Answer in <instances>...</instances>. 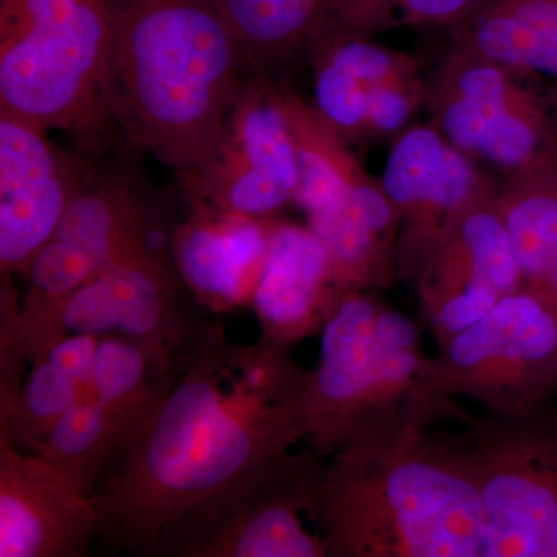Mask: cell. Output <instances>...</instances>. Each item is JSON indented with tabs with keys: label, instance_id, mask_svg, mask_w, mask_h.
I'll return each mask as SVG.
<instances>
[{
	"label": "cell",
	"instance_id": "6da1fadb",
	"mask_svg": "<svg viewBox=\"0 0 557 557\" xmlns=\"http://www.w3.org/2000/svg\"><path fill=\"white\" fill-rule=\"evenodd\" d=\"M292 350L200 325L170 394L90 494L101 533L143 553L201 498L309 437L310 370Z\"/></svg>",
	"mask_w": 557,
	"mask_h": 557
},
{
	"label": "cell",
	"instance_id": "7a4b0ae2",
	"mask_svg": "<svg viewBox=\"0 0 557 557\" xmlns=\"http://www.w3.org/2000/svg\"><path fill=\"white\" fill-rule=\"evenodd\" d=\"M251 76L214 0L110 2L109 119L180 174L212 159Z\"/></svg>",
	"mask_w": 557,
	"mask_h": 557
},
{
	"label": "cell",
	"instance_id": "3957f363",
	"mask_svg": "<svg viewBox=\"0 0 557 557\" xmlns=\"http://www.w3.org/2000/svg\"><path fill=\"white\" fill-rule=\"evenodd\" d=\"M311 520L327 557H483L467 440L426 431L351 440L333 454Z\"/></svg>",
	"mask_w": 557,
	"mask_h": 557
},
{
	"label": "cell",
	"instance_id": "277c9868",
	"mask_svg": "<svg viewBox=\"0 0 557 557\" xmlns=\"http://www.w3.org/2000/svg\"><path fill=\"white\" fill-rule=\"evenodd\" d=\"M112 0H0V112L94 145L110 121Z\"/></svg>",
	"mask_w": 557,
	"mask_h": 557
},
{
	"label": "cell",
	"instance_id": "5b68a950",
	"mask_svg": "<svg viewBox=\"0 0 557 557\" xmlns=\"http://www.w3.org/2000/svg\"><path fill=\"white\" fill-rule=\"evenodd\" d=\"M321 454H277L201 498L153 537L143 555L327 557L302 515L317 500Z\"/></svg>",
	"mask_w": 557,
	"mask_h": 557
},
{
	"label": "cell",
	"instance_id": "8992f818",
	"mask_svg": "<svg viewBox=\"0 0 557 557\" xmlns=\"http://www.w3.org/2000/svg\"><path fill=\"white\" fill-rule=\"evenodd\" d=\"M467 428L485 519L483 557H557V409L485 412Z\"/></svg>",
	"mask_w": 557,
	"mask_h": 557
},
{
	"label": "cell",
	"instance_id": "52a82bcc",
	"mask_svg": "<svg viewBox=\"0 0 557 557\" xmlns=\"http://www.w3.org/2000/svg\"><path fill=\"white\" fill-rule=\"evenodd\" d=\"M431 358L445 394L472 399L491 416L542 408L557 392V311L522 287Z\"/></svg>",
	"mask_w": 557,
	"mask_h": 557
},
{
	"label": "cell",
	"instance_id": "ba28073f",
	"mask_svg": "<svg viewBox=\"0 0 557 557\" xmlns=\"http://www.w3.org/2000/svg\"><path fill=\"white\" fill-rule=\"evenodd\" d=\"M516 70L450 50L424 81L431 124L467 156L519 170L557 148V126Z\"/></svg>",
	"mask_w": 557,
	"mask_h": 557
},
{
	"label": "cell",
	"instance_id": "9c48e42d",
	"mask_svg": "<svg viewBox=\"0 0 557 557\" xmlns=\"http://www.w3.org/2000/svg\"><path fill=\"white\" fill-rule=\"evenodd\" d=\"M180 175L189 201L231 214L270 219L293 201L298 156L282 89L269 76H251L212 159Z\"/></svg>",
	"mask_w": 557,
	"mask_h": 557
},
{
	"label": "cell",
	"instance_id": "30bf717a",
	"mask_svg": "<svg viewBox=\"0 0 557 557\" xmlns=\"http://www.w3.org/2000/svg\"><path fill=\"white\" fill-rule=\"evenodd\" d=\"M381 185L399 214L397 274L412 281L467 212L497 193L432 124L395 138Z\"/></svg>",
	"mask_w": 557,
	"mask_h": 557
},
{
	"label": "cell",
	"instance_id": "8fae6325",
	"mask_svg": "<svg viewBox=\"0 0 557 557\" xmlns=\"http://www.w3.org/2000/svg\"><path fill=\"white\" fill-rule=\"evenodd\" d=\"M149 211L131 183L119 177L87 180L60 225L25 271L24 310L60 302L110 263L152 248Z\"/></svg>",
	"mask_w": 557,
	"mask_h": 557
},
{
	"label": "cell",
	"instance_id": "7c38bea8",
	"mask_svg": "<svg viewBox=\"0 0 557 557\" xmlns=\"http://www.w3.org/2000/svg\"><path fill=\"white\" fill-rule=\"evenodd\" d=\"M182 284L160 252L141 249L110 263L46 311L64 336H124L183 354L200 325L180 306Z\"/></svg>",
	"mask_w": 557,
	"mask_h": 557
},
{
	"label": "cell",
	"instance_id": "4fadbf2b",
	"mask_svg": "<svg viewBox=\"0 0 557 557\" xmlns=\"http://www.w3.org/2000/svg\"><path fill=\"white\" fill-rule=\"evenodd\" d=\"M494 199L467 212L417 277L421 317L437 347L523 287L522 270Z\"/></svg>",
	"mask_w": 557,
	"mask_h": 557
},
{
	"label": "cell",
	"instance_id": "5bb4252c",
	"mask_svg": "<svg viewBox=\"0 0 557 557\" xmlns=\"http://www.w3.org/2000/svg\"><path fill=\"white\" fill-rule=\"evenodd\" d=\"M42 127L0 112V273L22 274L87 180Z\"/></svg>",
	"mask_w": 557,
	"mask_h": 557
},
{
	"label": "cell",
	"instance_id": "9a60e30c",
	"mask_svg": "<svg viewBox=\"0 0 557 557\" xmlns=\"http://www.w3.org/2000/svg\"><path fill=\"white\" fill-rule=\"evenodd\" d=\"M101 528L90 496L0 435V557H83Z\"/></svg>",
	"mask_w": 557,
	"mask_h": 557
},
{
	"label": "cell",
	"instance_id": "2e32d148",
	"mask_svg": "<svg viewBox=\"0 0 557 557\" xmlns=\"http://www.w3.org/2000/svg\"><path fill=\"white\" fill-rule=\"evenodd\" d=\"M273 222L190 201L188 218L172 236V256L183 284L201 306L212 311L249 307Z\"/></svg>",
	"mask_w": 557,
	"mask_h": 557
},
{
	"label": "cell",
	"instance_id": "e0dca14e",
	"mask_svg": "<svg viewBox=\"0 0 557 557\" xmlns=\"http://www.w3.org/2000/svg\"><path fill=\"white\" fill-rule=\"evenodd\" d=\"M327 248L310 228L273 222L269 249L249 309L262 336L295 347L324 329L338 306Z\"/></svg>",
	"mask_w": 557,
	"mask_h": 557
},
{
	"label": "cell",
	"instance_id": "ac0fdd59",
	"mask_svg": "<svg viewBox=\"0 0 557 557\" xmlns=\"http://www.w3.org/2000/svg\"><path fill=\"white\" fill-rule=\"evenodd\" d=\"M380 304L372 293L348 292L322 329L321 355L307 388V438L321 456H333L346 443Z\"/></svg>",
	"mask_w": 557,
	"mask_h": 557
},
{
	"label": "cell",
	"instance_id": "d6986e66",
	"mask_svg": "<svg viewBox=\"0 0 557 557\" xmlns=\"http://www.w3.org/2000/svg\"><path fill=\"white\" fill-rule=\"evenodd\" d=\"M327 248L341 296L388 287L397 273L399 214L381 182L370 178L339 207L309 218Z\"/></svg>",
	"mask_w": 557,
	"mask_h": 557
},
{
	"label": "cell",
	"instance_id": "ffe728a7",
	"mask_svg": "<svg viewBox=\"0 0 557 557\" xmlns=\"http://www.w3.org/2000/svg\"><path fill=\"white\" fill-rule=\"evenodd\" d=\"M182 355L124 336H101L90 386L115 426L120 450L170 394Z\"/></svg>",
	"mask_w": 557,
	"mask_h": 557
},
{
	"label": "cell",
	"instance_id": "44dd1931",
	"mask_svg": "<svg viewBox=\"0 0 557 557\" xmlns=\"http://www.w3.org/2000/svg\"><path fill=\"white\" fill-rule=\"evenodd\" d=\"M449 32L450 50L557 79V0H486Z\"/></svg>",
	"mask_w": 557,
	"mask_h": 557
},
{
	"label": "cell",
	"instance_id": "7402d4cb",
	"mask_svg": "<svg viewBox=\"0 0 557 557\" xmlns=\"http://www.w3.org/2000/svg\"><path fill=\"white\" fill-rule=\"evenodd\" d=\"M255 75L309 58L332 27L335 0H214ZM270 78V76H269Z\"/></svg>",
	"mask_w": 557,
	"mask_h": 557
},
{
	"label": "cell",
	"instance_id": "603a6c76",
	"mask_svg": "<svg viewBox=\"0 0 557 557\" xmlns=\"http://www.w3.org/2000/svg\"><path fill=\"white\" fill-rule=\"evenodd\" d=\"M282 98L298 156L299 183L293 201L311 218L339 207L372 177L314 106L295 91L282 90Z\"/></svg>",
	"mask_w": 557,
	"mask_h": 557
},
{
	"label": "cell",
	"instance_id": "cb8c5ba5",
	"mask_svg": "<svg viewBox=\"0 0 557 557\" xmlns=\"http://www.w3.org/2000/svg\"><path fill=\"white\" fill-rule=\"evenodd\" d=\"M496 207L523 274L536 282L557 258V148L525 166L497 189Z\"/></svg>",
	"mask_w": 557,
	"mask_h": 557
},
{
	"label": "cell",
	"instance_id": "d4e9b609",
	"mask_svg": "<svg viewBox=\"0 0 557 557\" xmlns=\"http://www.w3.org/2000/svg\"><path fill=\"white\" fill-rule=\"evenodd\" d=\"M119 450L115 426L89 383L36 454L49 460L76 491L90 496L91 486Z\"/></svg>",
	"mask_w": 557,
	"mask_h": 557
},
{
	"label": "cell",
	"instance_id": "484cf974",
	"mask_svg": "<svg viewBox=\"0 0 557 557\" xmlns=\"http://www.w3.org/2000/svg\"><path fill=\"white\" fill-rule=\"evenodd\" d=\"M30 376L22 386L10 412L0 418V435L16 448L39 453L54 426L78 401L86 384L44 358L32 362ZM89 384V383H87Z\"/></svg>",
	"mask_w": 557,
	"mask_h": 557
},
{
	"label": "cell",
	"instance_id": "4316f807",
	"mask_svg": "<svg viewBox=\"0 0 557 557\" xmlns=\"http://www.w3.org/2000/svg\"><path fill=\"white\" fill-rule=\"evenodd\" d=\"M486 0H335L329 32L372 38L395 27L454 28ZM327 32V33H329Z\"/></svg>",
	"mask_w": 557,
	"mask_h": 557
},
{
	"label": "cell",
	"instance_id": "83f0119b",
	"mask_svg": "<svg viewBox=\"0 0 557 557\" xmlns=\"http://www.w3.org/2000/svg\"><path fill=\"white\" fill-rule=\"evenodd\" d=\"M27 341L21 324V304L10 274L0 281V418L10 412L24 386Z\"/></svg>",
	"mask_w": 557,
	"mask_h": 557
},
{
	"label": "cell",
	"instance_id": "f1b7e54d",
	"mask_svg": "<svg viewBox=\"0 0 557 557\" xmlns=\"http://www.w3.org/2000/svg\"><path fill=\"white\" fill-rule=\"evenodd\" d=\"M423 97L424 81L420 75L388 81L372 87L368 97L362 138L398 137L418 106L423 104Z\"/></svg>",
	"mask_w": 557,
	"mask_h": 557
},
{
	"label": "cell",
	"instance_id": "f546056e",
	"mask_svg": "<svg viewBox=\"0 0 557 557\" xmlns=\"http://www.w3.org/2000/svg\"><path fill=\"white\" fill-rule=\"evenodd\" d=\"M100 341L101 336L89 335V333L69 335L51 348L46 358L67 370L70 375L78 383L87 384L90 383L91 370H94L95 357H97Z\"/></svg>",
	"mask_w": 557,
	"mask_h": 557
},
{
	"label": "cell",
	"instance_id": "4dcf8cb0",
	"mask_svg": "<svg viewBox=\"0 0 557 557\" xmlns=\"http://www.w3.org/2000/svg\"><path fill=\"white\" fill-rule=\"evenodd\" d=\"M523 287L539 293V295L547 299L557 311V258L553 260L552 265L548 267V270L545 271L536 282L523 285Z\"/></svg>",
	"mask_w": 557,
	"mask_h": 557
}]
</instances>
